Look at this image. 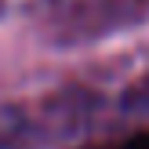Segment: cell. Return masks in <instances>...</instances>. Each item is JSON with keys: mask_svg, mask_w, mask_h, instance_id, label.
Masks as SVG:
<instances>
[{"mask_svg": "<svg viewBox=\"0 0 149 149\" xmlns=\"http://www.w3.org/2000/svg\"><path fill=\"white\" fill-rule=\"evenodd\" d=\"M116 149H149V131H138V135H131V138H124Z\"/></svg>", "mask_w": 149, "mask_h": 149, "instance_id": "obj_1", "label": "cell"}]
</instances>
